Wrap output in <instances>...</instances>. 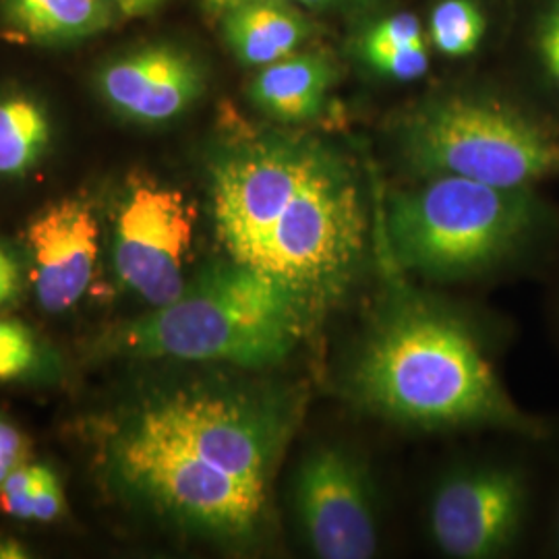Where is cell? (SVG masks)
I'll return each instance as SVG.
<instances>
[{"label": "cell", "instance_id": "cell-20", "mask_svg": "<svg viewBox=\"0 0 559 559\" xmlns=\"http://www.w3.org/2000/svg\"><path fill=\"white\" fill-rule=\"evenodd\" d=\"M425 40L423 38V27L420 21L413 13H396L388 20H381L376 23L365 40L362 48L371 46H394V44H411V41Z\"/></svg>", "mask_w": 559, "mask_h": 559}, {"label": "cell", "instance_id": "cell-19", "mask_svg": "<svg viewBox=\"0 0 559 559\" xmlns=\"http://www.w3.org/2000/svg\"><path fill=\"white\" fill-rule=\"evenodd\" d=\"M55 477V471L46 464H21L20 468L4 480L0 489V508L4 514L17 520H32L34 500L46 487V483Z\"/></svg>", "mask_w": 559, "mask_h": 559}, {"label": "cell", "instance_id": "cell-17", "mask_svg": "<svg viewBox=\"0 0 559 559\" xmlns=\"http://www.w3.org/2000/svg\"><path fill=\"white\" fill-rule=\"evenodd\" d=\"M50 355L34 330L0 318V383L34 380L48 373Z\"/></svg>", "mask_w": 559, "mask_h": 559}, {"label": "cell", "instance_id": "cell-4", "mask_svg": "<svg viewBox=\"0 0 559 559\" xmlns=\"http://www.w3.org/2000/svg\"><path fill=\"white\" fill-rule=\"evenodd\" d=\"M318 311L253 267L218 261L187 282L179 299L115 330L110 350L133 359L278 365L300 344Z\"/></svg>", "mask_w": 559, "mask_h": 559}, {"label": "cell", "instance_id": "cell-28", "mask_svg": "<svg viewBox=\"0 0 559 559\" xmlns=\"http://www.w3.org/2000/svg\"><path fill=\"white\" fill-rule=\"evenodd\" d=\"M556 545H558V551H559V512H558V522H556Z\"/></svg>", "mask_w": 559, "mask_h": 559}, {"label": "cell", "instance_id": "cell-24", "mask_svg": "<svg viewBox=\"0 0 559 559\" xmlns=\"http://www.w3.org/2000/svg\"><path fill=\"white\" fill-rule=\"evenodd\" d=\"M119 15L124 17H145L154 11H158L166 0H110Z\"/></svg>", "mask_w": 559, "mask_h": 559}, {"label": "cell", "instance_id": "cell-3", "mask_svg": "<svg viewBox=\"0 0 559 559\" xmlns=\"http://www.w3.org/2000/svg\"><path fill=\"white\" fill-rule=\"evenodd\" d=\"M353 385L365 406L400 423L539 433L537 420L506 392L471 330L425 305L400 307L381 321L360 353Z\"/></svg>", "mask_w": 559, "mask_h": 559}, {"label": "cell", "instance_id": "cell-18", "mask_svg": "<svg viewBox=\"0 0 559 559\" xmlns=\"http://www.w3.org/2000/svg\"><path fill=\"white\" fill-rule=\"evenodd\" d=\"M360 50L371 69L390 80H419L429 69V52L425 40L394 46H371Z\"/></svg>", "mask_w": 559, "mask_h": 559}, {"label": "cell", "instance_id": "cell-16", "mask_svg": "<svg viewBox=\"0 0 559 559\" xmlns=\"http://www.w3.org/2000/svg\"><path fill=\"white\" fill-rule=\"evenodd\" d=\"M485 15L473 0H441L431 11L429 36L443 57L462 59L479 48Z\"/></svg>", "mask_w": 559, "mask_h": 559}, {"label": "cell", "instance_id": "cell-1", "mask_svg": "<svg viewBox=\"0 0 559 559\" xmlns=\"http://www.w3.org/2000/svg\"><path fill=\"white\" fill-rule=\"evenodd\" d=\"M290 433L282 400L218 385L154 390L106 427L102 460L124 496L187 533L249 543Z\"/></svg>", "mask_w": 559, "mask_h": 559}, {"label": "cell", "instance_id": "cell-2", "mask_svg": "<svg viewBox=\"0 0 559 559\" xmlns=\"http://www.w3.org/2000/svg\"><path fill=\"white\" fill-rule=\"evenodd\" d=\"M210 203L228 260L276 280L318 313L359 274L367 245L359 180L321 143L263 135L222 152L210 168Z\"/></svg>", "mask_w": 559, "mask_h": 559}, {"label": "cell", "instance_id": "cell-5", "mask_svg": "<svg viewBox=\"0 0 559 559\" xmlns=\"http://www.w3.org/2000/svg\"><path fill=\"white\" fill-rule=\"evenodd\" d=\"M533 189H500L462 177H429L390 201L388 233L400 263L433 278L498 267L539 235Z\"/></svg>", "mask_w": 559, "mask_h": 559}, {"label": "cell", "instance_id": "cell-8", "mask_svg": "<svg viewBox=\"0 0 559 559\" xmlns=\"http://www.w3.org/2000/svg\"><path fill=\"white\" fill-rule=\"evenodd\" d=\"M528 489L522 473L483 466L441 485L431 503V533L450 558H496L522 533Z\"/></svg>", "mask_w": 559, "mask_h": 559}, {"label": "cell", "instance_id": "cell-11", "mask_svg": "<svg viewBox=\"0 0 559 559\" xmlns=\"http://www.w3.org/2000/svg\"><path fill=\"white\" fill-rule=\"evenodd\" d=\"M102 98L124 119L162 124L179 119L205 90L200 62L170 44H152L108 62L98 78Z\"/></svg>", "mask_w": 559, "mask_h": 559}, {"label": "cell", "instance_id": "cell-22", "mask_svg": "<svg viewBox=\"0 0 559 559\" xmlns=\"http://www.w3.org/2000/svg\"><path fill=\"white\" fill-rule=\"evenodd\" d=\"M23 295V267L17 255L0 242V309L17 305Z\"/></svg>", "mask_w": 559, "mask_h": 559}, {"label": "cell", "instance_id": "cell-9", "mask_svg": "<svg viewBox=\"0 0 559 559\" xmlns=\"http://www.w3.org/2000/svg\"><path fill=\"white\" fill-rule=\"evenodd\" d=\"M300 524L323 559H369L378 551V524L359 464L336 448L316 450L295 480Z\"/></svg>", "mask_w": 559, "mask_h": 559}, {"label": "cell", "instance_id": "cell-12", "mask_svg": "<svg viewBox=\"0 0 559 559\" xmlns=\"http://www.w3.org/2000/svg\"><path fill=\"white\" fill-rule=\"evenodd\" d=\"M334 85V67L320 55H290L261 67L251 81V100L280 122L318 119Z\"/></svg>", "mask_w": 559, "mask_h": 559}, {"label": "cell", "instance_id": "cell-14", "mask_svg": "<svg viewBox=\"0 0 559 559\" xmlns=\"http://www.w3.org/2000/svg\"><path fill=\"white\" fill-rule=\"evenodd\" d=\"M0 15L27 40L64 44L98 36L119 11L110 0H0Z\"/></svg>", "mask_w": 559, "mask_h": 559}, {"label": "cell", "instance_id": "cell-6", "mask_svg": "<svg viewBox=\"0 0 559 559\" xmlns=\"http://www.w3.org/2000/svg\"><path fill=\"white\" fill-rule=\"evenodd\" d=\"M402 152L423 177H462L500 189H533L559 177V129L512 104L443 98L417 110Z\"/></svg>", "mask_w": 559, "mask_h": 559}, {"label": "cell", "instance_id": "cell-7", "mask_svg": "<svg viewBox=\"0 0 559 559\" xmlns=\"http://www.w3.org/2000/svg\"><path fill=\"white\" fill-rule=\"evenodd\" d=\"M195 214L179 189L138 182L120 201L112 260L120 282L150 307H162L187 286Z\"/></svg>", "mask_w": 559, "mask_h": 559}, {"label": "cell", "instance_id": "cell-13", "mask_svg": "<svg viewBox=\"0 0 559 559\" xmlns=\"http://www.w3.org/2000/svg\"><path fill=\"white\" fill-rule=\"evenodd\" d=\"M222 34L247 67H265L297 52L309 36V23L284 0H255L221 17Z\"/></svg>", "mask_w": 559, "mask_h": 559}, {"label": "cell", "instance_id": "cell-23", "mask_svg": "<svg viewBox=\"0 0 559 559\" xmlns=\"http://www.w3.org/2000/svg\"><path fill=\"white\" fill-rule=\"evenodd\" d=\"M539 50L547 73L559 90V0L540 23Z\"/></svg>", "mask_w": 559, "mask_h": 559}, {"label": "cell", "instance_id": "cell-25", "mask_svg": "<svg viewBox=\"0 0 559 559\" xmlns=\"http://www.w3.org/2000/svg\"><path fill=\"white\" fill-rule=\"evenodd\" d=\"M203 2V11L214 17V20H221L224 13H228L230 9L240 7V4H247V2H255V0H201Z\"/></svg>", "mask_w": 559, "mask_h": 559}, {"label": "cell", "instance_id": "cell-26", "mask_svg": "<svg viewBox=\"0 0 559 559\" xmlns=\"http://www.w3.org/2000/svg\"><path fill=\"white\" fill-rule=\"evenodd\" d=\"M0 558L4 559H20L27 558V554H25V549L21 547L17 540L13 539H4L0 540Z\"/></svg>", "mask_w": 559, "mask_h": 559}, {"label": "cell", "instance_id": "cell-15", "mask_svg": "<svg viewBox=\"0 0 559 559\" xmlns=\"http://www.w3.org/2000/svg\"><path fill=\"white\" fill-rule=\"evenodd\" d=\"M52 141V122L40 102L25 94L0 98V177H23L40 164Z\"/></svg>", "mask_w": 559, "mask_h": 559}, {"label": "cell", "instance_id": "cell-21", "mask_svg": "<svg viewBox=\"0 0 559 559\" xmlns=\"http://www.w3.org/2000/svg\"><path fill=\"white\" fill-rule=\"evenodd\" d=\"M29 443L17 425L0 419V489L21 464L27 462Z\"/></svg>", "mask_w": 559, "mask_h": 559}, {"label": "cell", "instance_id": "cell-27", "mask_svg": "<svg viewBox=\"0 0 559 559\" xmlns=\"http://www.w3.org/2000/svg\"><path fill=\"white\" fill-rule=\"evenodd\" d=\"M299 2L305 4V7H309V9H320V7H325L332 0H299Z\"/></svg>", "mask_w": 559, "mask_h": 559}, {"label": "cell", "instance_id": "cell-10", "mask_svg": "<svg viewBox=\"0 0 559 559\" xmlns=\"http://www.w3.org/2000/svg\"><path fill=\"white\" fill-rule=\"evenodd\" d=\"M36 299L48 313L69 311L87 293L100 255V222L83 200H60L27 224Z\"/></svg>", "mask_w": 559, "mask_h": 559}]
</instances>
